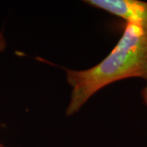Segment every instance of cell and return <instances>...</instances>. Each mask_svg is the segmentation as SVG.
Wrapping results in <instances>:
<instances>
[{"mask_svg": "<svg viewBox=\"0 0 147 147\" xmlns=\"http://www.w3.org/2000/svg\"><path fill=\"white\" fill-rule=\"evenodd\" d=\"M146 76L147 28L126 23L120 39L100 63L87 69H66L67 82L72 88L66 115L79 111L92 95L109 84Z\"/></svg>", "mask_w": 147, "mask_h": 147, "instance_id": "obj_1", "label": "cell"}, {"mask_svg": "<svg viewBox=\"0 0 147 147\" xmlns=\"http://www.w3.org/2000/svg\"><path fill=\"white\" fill-rule=\"evenodd\" d=\"M88 4L147 28V3L139 0H88Z\"/></svg>", "mask_w": 147, "mask_h": 147, "instance_id": "obj_2", "label": "cell"}, {"mask_svg": "<svg viewBox=\"0 0 147 147\" xmlns=\"http://www.w3.org/2000/svg\"><path fill=\"white\" fill-rule=\"evenodd\" d=\"M6 47L5 38L3 35V33H0V52L3 51Z\"/></svg>", "mask_w": 147, "mask_h": 147, "instance_id": "obj_3", "label": "cell"}, {"mask_svg": "<svg viewBox=\"0 0 147 147\" xmlns=\"http://www.w3.org/2000/svg\"><path fill=\"white\" fill-rule=\"evenodd\" d=\"M146 79H147V76H146ZM142 99H143V101H144V103L147 105V84H146V86L144 88V89L142 90Z\"/></svg>", "mask_w": 147, "mask_h": 147, "instance_id": "obj_4", "label": "cell"}, {"mask_svg": "<svg viewBox=\"0 0 147 147\" xmlns=\"http://www.w3.org/2000/svg\"><path fill=\"white\" fill-rule=\"evenodd\" d=\"M0 147H2V145H0Z\"/></svg>", "mask_w": 147, "mask_h": 147, "instance_id": "obj_5", "label": "cell"}]
</instances>
